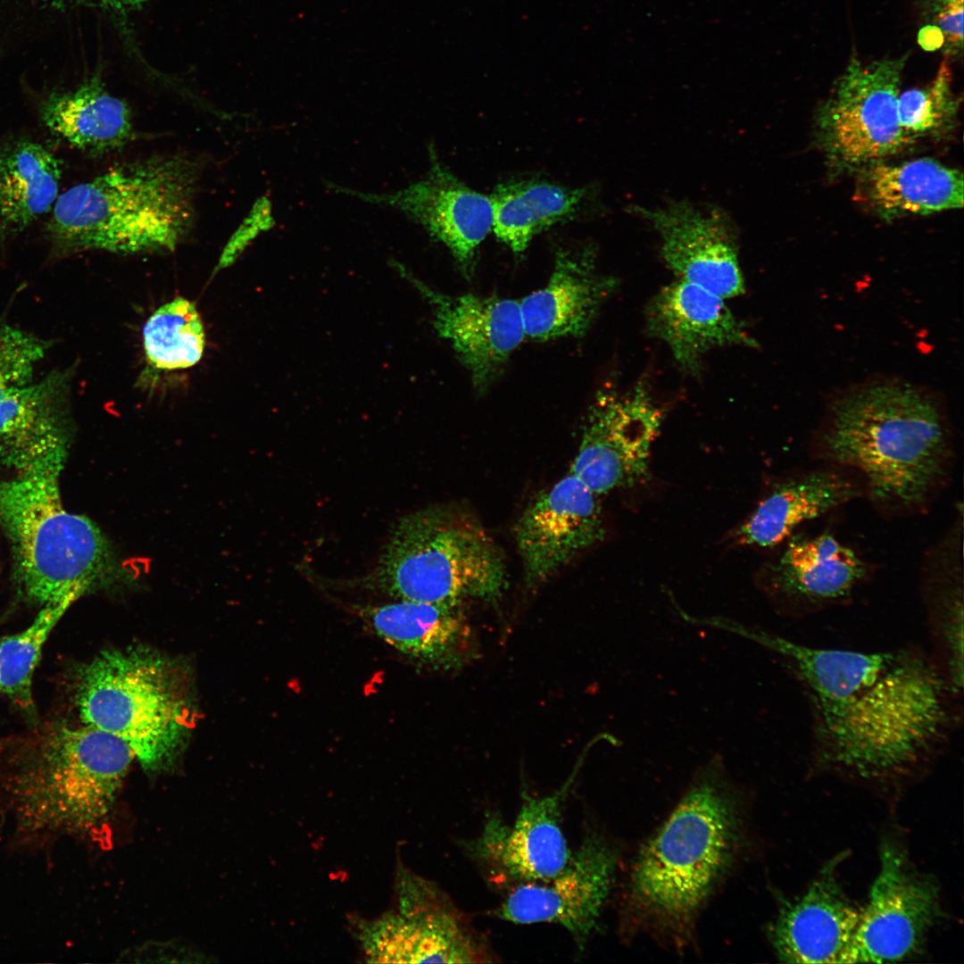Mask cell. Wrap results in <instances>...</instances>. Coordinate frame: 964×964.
Wrapping results in <instances>:
<instances>
[{
    "mask_svg": "<svg viewBox=\"0 0 964 964\" xmlns=\"http://www.w3.org/2000/svg\"><path fill=\"white\" fill-rule=\"evenodd\" d=\"M573 777L550 794L528 795L512 826L498 817L487 820L470 851L494 882L509 887L544 881L564 868L572 851L561 829V811Z\"/></svg>",
    "mask_w": 964,
    "mask_h": 964,
    "instance_id": "d6986e66",
    "label": "cell"
},
{
    "mask_svg": "<svg viewBox=\"0 0 964 964\" xmlns=\"http://www.w3.org/2000/svg\"><path fill=\"white\" fill-rule=\"evenodd\" d=\"M962 512L925 558L921 597L930 650L948 683L963 694V571Z\"/></svg>",
    "mask_w": 964,
    "mask_h": 964,
    "instance_id": "4316f807",
    "label": "cell"
},
{
    "mask_svg": "<svg viewBox=\"0 0 964 964\" xmlns=\"http://www.w3.org/2000/svg\"><path fill=\"white\" fill-rule=\"evenodd\" d=\"M67 451L68 445L50 450L0 480V528L16 582L29 601L43 606L74 602L129 571L92 520L63 507L59 481Z\"/></svg>",
    "mask_w": 964,
    "mask_h": 964,
    "instance_id": "5b68a950",
    "label": "cell"
},
{
    "mask_svg": "<svg viewBox=\"0 0 964 964\" xmlns=\"http://www.w3.org/2000/svg\"><path fill=\"white\" fill-rule=\"evenodd\" d=\"M943 915L935 878L914 865L900 842L885 839L879 850L878 872L842 963L913 958L922 952Z\"/></svg>",
    "mask_w": 964,
    "mask_h": 964,
    "instance_id": "8fae6325",
    "label": "cell"
},
{
    "mask_svg": "<svg viewBox=\"0 0 964 964\" xmlns=\"http://www.w3.org/2000/svg\"><path fill=\"white\" fill-rule=\"evenodd\" d=\"M617 864L612 845L587 832L561 871L547 880L509 886L494 915L515 924L559 925L582 946L598 927Z\"/></svg>",
    "mask_w": 964,
    "mask_h": 964,
    "instance_id": "4fadbf2b",
    "label": "cell"
},
{
    "mask_svg": "<svg viewBox=\"0 0 964 964\" xmlns=\"http://www.w3.org/2000/svg\"><path fill=\"white\" fill-rule=\"evenodd\" d=\"M868 575L867 562L831 534L790 536L763 588L778 612L803 619L849 602Z\"/></svg>",
    "mask_w": 964,
    "mask_h": 964,
    "instance_id": "2e32d148",
    "label": "cell"
},
{
    "mask_svg": "<svg viewBox=\"0 0 964 964\" xmlns=\"http://www.w3.org/2000/svg\"><path fill=\"white\" fill-rule=\"evenodd\" d=\"M741 832L734 794L717 779L699 780L639 851L628 883L631 910L645 924L686 939L732 867Z\"/></svg>",
    "mask_w": 964,
    "mask_h": 964,
    "instance_id": "8992f818",
    "label": "cell"
},
{
    "mask_svg": "<svg viewBox=\"0 0 964 964\" xmlns=\"http://www.w3.org/2000/svg\"><path fill=\"white\" fill-rule=\"evenodd\" d=\"M617 285V278L597 271L592 248H558L547 284L519 301L526 337L545 341L585 335Z\"/></svg>",
    "mask_w": 964,
    "mask_h": 964,
    "instance_id": "7402d4cb",
    "label": "cell"
},
{
    "mask_svg": "<svg viewBox=\"0 0 964 964\" xmlns=\"http://www.w3.org/2000/svg\"><path fill=\"white\" fill-rule=\"evenodd\" d=\"M909 54L868 63L855 53L818 109L819 142L839 169L859 170L885 161L915 142L898 114L902 75Z\"/></svg>",
    "mask_w": 964,
    "mask_h": 964,
    "instance_id": "9c48e42d",
    "label": "cell"
},
{
    "mask_svg": "<svg viewBox=\"0 0 964 964\" xmlns=\"http://www.w3.org/2000/svg\"><path fill=\"white\" fill-rule=\"evenodd\" d=\"M353 607L372 633L422 665L457 669L474 654V637L461 604L395 601Z\"/></svg>",
    "mask_w": 964,
    "mask_h": 964,
    "instance_id": "603a6c76",
    "label": "cell"
},
{
    "mask_svg": "<svg viewBox=\"0 0 964 964\" xmlns=\"http://www.w3.org/2000/svg\"><path fill=\"white\" fill-rule=\"evenodd\" d=\"M62 168L43 145L27 137L0 141V240L23 232L57 199Z\"/></svg>",
    "mask_w": 964,
    "mask_h": 964,
    "instance_id": "f1b7e54d",
    "label": "cell"
},
{
    "mask_svg": "<svg viewBox=\"0 0 964 964\" xmlns=\"http://www.w3.org/2000/svg\"><path fill=\"white\" fill-rule=\"evenodd\" d=\"M857 171L856 199L887 221L963 207L962 172L935 159L879 161Z\"/></svg>",
    "mask_w": 964,
    "mask_h": 964,
    "instance_id": "484cf974",
    "label": "cell"
},
{
    "mask_svg": "<svg viewBox=\"0 0 964 964\" xmlns=\"http://www.w3.org/2000/svg\"><path fill=\"white\" fill-rule=\"evenodd\" d=\"M0 692H1V690H0Z\"/></svg>",
    "mask_w": 964,
    "mask_h": 964,
    "instance_id": "74e56055",
    "label": "cell"
},
{
    "mask_svg": "<svg viewBox=\"0 0 964 964\" xmlns=\"http://www.w3.org/2000/svg\"><path fill=\"white\" fill-rule=\"evenodd\" d=\"M202 164L185 153L117 164L57 197L46 225L57 255L174 250L195 222Z\"/></svg>",
    "mask_w": 964,
    "mask_h": 964,
    "instance_id": "277c9868",
    "label": "cell"
},
{
    "mask_svg": "<svg viewBox=\"0 0 964 964\" xmlns=\"http://www.w3.org/2000/svg\"><path fill=\"white\" fill-rule=\"evenodd\" d=\"M72 603L65 600L44 605L29 627L0 641V690L26 711L34 709L32 679L43 645Z\"/></svg>",
    "mask_w": 964,
    "mask_h": 964,
    "instance_id": "1f68e13d",
    "label": "cell"
},
{
    "mask_svg": "<svg viewBox=\"0 0 964 964\" xmlns=\"http://www.w3.org/2000/svg\"><path fill=\"white\" fill-rule=\"evenodd\" d=\"M396 895L395 910L355 922V935L368 961H491L485 943L436 885L401 867Z\"/></svg>",
    "mask_w": 964,
    "mask_h": 964,
    "instance_id": "30bf717a",
    "label": "cell"
},
{
    "mask_svg": "<svg viewBox=\"0 0 964 964\" xmlns=\"http://www.w3.org/2000/svg\"><path fill=\"white\" fill-rule=\"evenodd\" d=\"M865 495L855 472L831 464L802 471L777 485L735 534L743 545L773 547L802 524Z\"/></svg>",
    "mask_w": 964,
    "mask_h": 964,
    "instance_id": "cb8c5ba5",
    "label": "cell"
},
{
    "mask_svg": "<svg viewBox=\"0 0 964 964\" xmlns=\"http://www.w3.org/2000/svg\"><path fill=\"white\" fill-rule=\"evenodd\" d=\"M40 114L54 136L93 156L119 150L134 137L129 106L108 92L99 77L72 90L50 94Z\"/></svg>",
    "mask_w": 964,
    "mask_h": 964,
    "instance_id": "83f0119b",
    "label": "cell"
},
{
    "mask_svg": "<svg viewBox=\"0 0 964 964\" xmlns=\"http://www.w3.org/2000/svg\"><path fill=\"white\" fill-rule=\"evenodd\" d=\"M663 418L644 381L627 392H599L569 473L599 495L644 482Z\"/></svg>",
    "mask_w": 964,
    "mask_h": 964,
    "instance_id": "7c38bea8",
    "label": "cell"
},
{
    "mask_svg": "<svg viewBox=\"0 0 964 964\" xmlns=\"http://www.w3.org/2000/svg\"><path fill=\"white\" fill-rule=\"evenodd\" d=\"M327 187L365 203L396 210L420 224L452 253L464 275L473 272L478 247L493 230L491 196L468 187L429 148L426 175L399 190L363 192L335 183Z\"/></svg>",
    "mask_w": 964,
    "mask_h": 964,
    "instance_id": "5bb4252c",
    "label": "cell"
},
{
    "mask_svg": "<svg viewBox=\"0 0 964 964\" xmlns=\"http://www.w3.org/2000/svg\"><path fill=\"white\" fill-rule=\"evenodd\" d=\"M363 589L395 601L462 604L496 602L507 586L503 555L470 513L445 505L402 517Z\"/></svg>",
    "mask_w": 964,
    "mask_h": 964,
    "instance_id": "52a82bcc",
    "label": "cell"
},
{
    "mask_svg": "<svg viewBox=\"0 0 964 964\" xmlns=\"http://www.w3.org/2000/svg\"><path fill=\"white\" fill-rule=\"evenodd\" d=\"M960 99L953 90V76L944 58L933 80L921 88L900 94L898 114L904 132L916 140L949 130L956 121Z\"/></svg>",
    "mask_w": 964,
    "mask_h": 964,
    "instance_id": "d6a6232c",
    "label": "cell"
},
{
    "mask_svg": "<svg viewBox=\"0 0 964 964\" xmlns=\"http://www.w3.org/2000/svg\"><path fill=\"white\" fill-rule=\"evenodd\" d=\"M629 211L658 232L661 256L677 278L724 299L744 293L735 235L724 214L687 201L650 209L633 205Z\"/></svg>",
    "mask_w": 964,
    "mask_h": 964,
    "instance_id": "ac0fdd59",
    "label": "cell"
},
{
    "mask_svg": "<svg viewBox=\"0 0 964 964\" xmlns=\"http://www.w3.org/2000/svg\"><path fill=\"white\" fill-rule=\"evenodd\" d=\"M72 367L55 369L0 400V464L16 470L71 436Z\"/></svg>",
    "mask_w": 964,
    "mask_h": 964,
    "instance_id": "d4e9b609",
    "label": "cell"
},
{
    "mask_svg": "<svg viewBox=\"0 0 964 964\" xmlns=\"http://www.w3.org/2000/svg\"><path fill=\"white\" fill-rule=\"evenodd\" d=\"M810 711L816 771L893 796L935 768L963 722V694L927 651L881 652L769 640Z\"/></svg>",
    "mask_w": 964,
    "mask_h": 964,
    "instance_id": "6da1fadb",
    "label": "cell"
},
{
    "mask_svg": "<svg viewBox=\"0 0 964 964\" xmlns=\"http://www.w3.org/2000/svg\"><path fill=\"white\" fill-rule=\"evenodd\" d=\"M51 346L50 340L0 318V400L34 381Z\"/></svg>",
    "mask_w": 964,
    "mask_h": 964,
    "instance_id": "836d02e7",
    "label": "cell"
},
{
    "mask_svg": "<svg viewBox=\"0 0 964 964\" xmlns=\"http://www.w3.org/2000/svg\"><path fill=\"white\" fill-rule=\"evenodd\" d=\"M645 321L649 335L663 341L679 368L693 376L701 372L711 350L756 346L724 298L679 278L650 300Z\"/></svg>",
    "mask_w": 964,
    "mask_h": 964,
    "instance_id": "44dd1931",
    "label": "cell"
},
{
    "mask_svg": "<svg viewBox=\"0 0 964 964\" xmlns=\"http://www.w3.org/2000/svg\"><path fill=\"white\" fill-rule=\"evenodd\" d=\"M76 700L84 724L122 739L149 772L172 764L189 728L179 679L150 651L100 652L80 670Z\"/></svg>",
    "mask_w": 964,
    "mask_h": 964,
    "instance_id": "ba28073f",
    "label": "cell"
},
{
    "mask_svg": "<svg viewBox=\"0 0 964 964\" xmlns=\"http://www.w3.org/2000/svg\"><path fill=\"white\" fill-rule=\"evenodd\" d=\"M588 194L586 187L543 180L501 184L490 195L494 210L492 231L512 252L523 253L536 235L578 216Z\"/></svg>",
    "mask_w": 964,
    "mask_h": 964,
    "instance_id": "f546056e",
    "label": "cell"
},
{
    "mask_svg": "<svg viewBox=\"0 0 964 964\" xmlns=\"http://www.w3.org/2000/svg\"><path fill=\"white\" fill-rule=\"evenodd\" d=\"M828 860L799 897L785 902L769 928L772 948L785 963H842L856 930L860 907L848 898Z\"/></svg>",
    "mask_w": 964,
    "mask_h": 964,
    "instance_id": "ffe728a7",
    "label": "cell"
},
{
    "mask_svg": "<svg viewBox=\"0 0 964 964\" xmlns=\"http://www.w3.org/2000/svg\"><path fill=\"white\" fill-rule=\"evenodd\" d=\"M148 363L159 370L195 365L202 358L205 336L201 317L189 300L176 297L159 307L143 328Z\"/></svg>",
    "mask_w": 964,
    "mask_h": 964,
    "instance_id": "4dcf8cb0",
    "label": "cell"
},
{
    "mask_svg": "<svg viewBox=\"0 0 964 964\" xmlns=\"http://www.w3.org/2000/svg\"><path fill=\"white\" fill-rule=\"evenodd\" d=\"M134 758L122 739L89 725L40 729L2 755L0 821L27 846L92 835L107 820Z\"/></svg>",
    "mask_w": 964,
    "mask_h": 964,
    "instance_id": "3957f363",
    "label": "cell"
},
{
    "mask_svg": "<svg viewBox=\"0 0 964 964\" xmlns=\"http://www.w3.org/2000/svg\"><path fill=\"white\" fill-rule=\"evenodd\" d=\"M925 28L943 37L942 53L946 59L961 55L963 50L964 0H920Z\"/></svg>",
    "mask_w": 964,
    "mask_h": 964,
    "instance_id": "e575fe53",
    "label": "cell"
},
{
    "mask_svg": "<svg viewBox=\"0 0 964 964\" xmlns=\"http://www.w3.org/2000/svg\"><path fill=\"white\" fill-rule=\"evenodd\" d=\"M271 211L270 201L267 197L262 196L255 201L225 245L216 271L230 266L255 237L273 226Z\"/></svg>",
    "mask_w": 964,
    "mask_h": 964,
    "instance_id": "d590c367",
    "label": "cell"
},
{
    "mask_svg": "<svg viewBox=\"0 0 964 964\" xmlns=\"http://www.w3.org/2000/svg\"><path fill=\"white\" fill-rule=\"evenodd\" d=\"M52 7L93 6L117 14L141 9L148 0H37Z\"/></svg>",
    "mask_w": 964,
    "mask_h": 964,
    "instance_id": "8d00e7d4",
    "label": "cell"
},
{
    "mask_svg": "<svg viewBox=\"0 0 964 964\" xmlns=\"http://www.w3.org/2000/svg\"><path fill=\"white\" fill-rule=\"evenodd\" d=\"M393 263L430 304L436 330L451 344L474 387L486 390L526 337L519 301L473 294L447 295L414 278L403 264Z\"/></svg>",
    "mask_w": 964,
    "mask_h": 964,
    "instance_id": "e0dca14e",
    "label": "cell"
},
{
    "mask_svg": "<svg viewBox=\"0 0 964 964\" xmlns=\"http://www.w3.org/2000/svg\"><path fill=\"white\" fill-rule=\"evenodd\" d=\"M604 536L599 494L569 473L538 494L515 525L528 586L543 585Z\"/></svg>",
    "mask_w": 964,
    "mask_h": 964,
    "instance_id": "9a60e30c",
    "label": "cell"
},
{
    "mask_svg": "<svg viewBox=\"0 0 964 964\" xmlns=\"http://www.w3.org/2000/svg\"><path fill=\"white\" fill-rule=\"evenodd\" d=\"M813 451L859 475L865 495L888 516L927 510L948 483L954 459L943 400L926 386L885 376L828 401Z\"/></svg>",
    "mask_w": 964,
    "mask_h": 964,
    "instance_id": "7a4b0ae2",
    "label": "cell"
}]
</instances>
